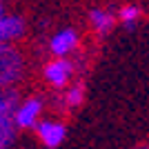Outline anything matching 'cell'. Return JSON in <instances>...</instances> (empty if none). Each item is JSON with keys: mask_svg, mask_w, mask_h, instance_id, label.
I'll list each match as a JSON object with an SVG mask.
<instances>
[{"mask_svg": "<svg viewBox=\"0 0 149 149\" xmlns=\"http://www.w3.org/2000/svg\"><path fill=\"white\" fill-rule=\"evenodd\" d=\"M18 96L13 91L0 93V149H9L13 143L16 131V109H18Z\"/></svg>", "mask_w": 149, "mask_h": 149, "instance_id": "1", "label": "cell"}, {"mask_svg": "<svg viewBox=\"0 0 149 149\" xmlns=\"http://www.w3.org/2000/svg\"><path fill=\"white\" fill-rule=\"evenodd\" d=\"M22 74V58L13 47L0 45V87H9Z\"/></svg>", "mask_w": 149, "mask_h": 149, "instance_id": "2", "label": "cell"}, {"mask_svg": "<svg viewBox=\"0 0 149 149\" xmlns=\"http://www.w3.org/2000/svg\"><path fill=\"white\" fill-rule=\"evenodd\" d=\"M40 111H42V102H40V98H29V100H25V102L16 109V127H20V129L36 127Z\"/></svg>", "mask_w": 149, "mask_h": 149, "instance_id": "3", "label": "cell"}, {"mask_svg": "<svg viewBox=\"0 0 149 149\" xmlns=\"http://www.w3.org/2000/svg\"><path fill=\"white\" fill-rule=\"evenodd\" d=\"M38 138L42 140L45 147L56 149L58 145L65 140V125H62V123H51V120H45V123L38 125Z\"/></svg>", "mask_w": 149, "mask_h": 149, "instance_id": "4", "label": "cell"}, {"mask_svg": "<svg viewBox=\"0 0 149 149\" xmlns=\"http://www.w3.org/2000/svg\"><path fill=\"white\" fill-rule=\"evenodd\" d=\"M71 71H74L71 62H67V60H62V58H58V60H51L49 65L45 67V78H47L51 85L62 87V85L69 80Z\"/></svg>", "mask_w": 149, "mask_h": 149, "instance_id": "5", "label": "cell"}, {"mask_svg": "<svg viewBox=\"0 0 149 149\" xmlns=\"http://www.w3.org/2000/svg\"><path fill=\"white\" fill-rule=\"evenodd\" d=\"M76 42H78L76 31H74V29H62V31H58L56 36L51 38L49 49L54 51L56 56H65V54H69V51L76 47Z\"/></svg>", "mask_w": 149, "mask_h": 149, "instance_id": "6", "label": "cell"}, {"mask_svg": "<svg viewBox=\"0 0 149 149\" xmlns=\"http://www.w3.org/2000/svg\"><path fill=\"white\" fill-rule=\"evenodd\" d=\"M22 33V20L16 16H2L0 18V45L9 42Z\"/></svg>", "mask_w": 149, "mask_h": 149, "instance_id": "7", "label": "cell"}, {"mask_svg": "<svg viewBox=\"0 0 149 149\" xmlns=\"http://www.w3.org/2000/svg\"><path fill=\"white\" fill-rule=\"evenodd\" d=\"M91 22L100 33H107L113 25V16H111V11H105V9H93L91 11Z\"/></svg>", "mask_w": 149, "mask_h": 149, "instance_id": "8", "label": "cell"}, {"mask_svg": "<svg viewBox=\"0 0 149 149\" xmlns=\"http://www.w3.org/2000/svg\"><path fill=\"white\" fill-rule=\"evenodd\" d=\"M82 98H85V87H82V85H76V87H71L67 93H65V105L76 107V105L82 102Z\"/></svg>", "mask_w": 149, "mask_h": 149, "instance_id": "9", "label": "cell"}, {"mask_svg": "<svg viewBox=\"0 0 149 149\" xmlns=\"http://www.w3.org/2000/svg\"><path fill=\"white\" fill-rule=\"evenodd\" d=\"M118 16H120V20H123L125 25H131V22L140 16V9H138L136 5H127V7H123V9H120Z\"/></svg>", "mask_w": 149, "mask_h": 149, "instance_id": "10", "label": "cell"}, {"mask_svg": "<svg viewBox=\"0 0 149 149\" xmlns=\"http://www.w3.org/2000/svg\"><path fill=\"white\" fill-rule=\"evenodd\" d=\"M0 18H2V5H0Z\"/></svg>", "mask_w": 149, "mask_h": 149, "instance_id": "11", "label": "cell"}, {"mask_svg": "<svg viewBox=\"0 0 149 149\" xmlns=\"http://www.w3.org/2000/svg\"><path fill=\"white\" fill-rule=\"evenodd\" d=\"M136 149H149V147H136Z\"/></svg>", "mask_w": 149, "mask_h": 149, "instance_id": "12", "label": "cell"}]
</instances>
